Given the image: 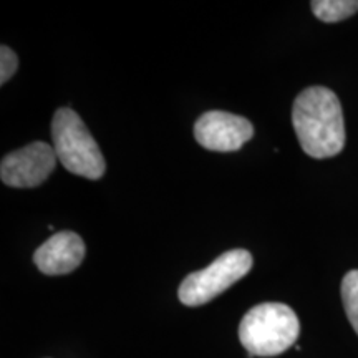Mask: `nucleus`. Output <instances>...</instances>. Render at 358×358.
I'll list each match as a JSON object with an SVG mask.
<instances>
[{
	"label": "nucleus",
	"instance_id": "nucleus-5",
	"mask_svg": "<svg viewBox=\"0 0 358 358\" xmlns=\"http://www.w3.org/2000/svg\"><path fill=\"white\" fill-rule=\"evenodd\" d=\"M57 153L53 146L43 141L20 148L3 156L0 164V178L10 187H35L47 181L57 166Z\"/></svg>",
	"mask_w": 358,
	"mask_h": 358
},
{
	"label": "nucleus",
	"instance_id": "nucleus-10",
	"mask_svg": "<svg viewBox=\"0 0 358 358\" xmlns=\"http://www.w3.org/2000/svg\"><path fill=\"white\" fill-rule=\"evenodd\" d=\"M19 69V57L7 45L0 48V83H7Z\"/></svg>",
	"mask_w": 358,
	"mask_h": 358
},
{
	"label": "nucleus",
	"instance_id": "nucleus-1",
	"mask_svg": "<svg viewBox=\"0 0 358 358\" xmlns=\"http://www.w3.org/2000/svg\"><path fill=\"white\" fill-rule=\"evenodd\" d=\"M292 123L302 150L312 158H332L345 146L342 105L332 90H303L294 101Z\"/></svg>",
	"mask_w": 358,
	"mask_h": 358
},
{
	"label": "nucleus",
	"instance_id": "nucleus-4",
	"mask_svg": "<svg viewBox=\"0 0 358 358\" xmlns=\"http://www.w3.org/2000/svg\"><path fill=\"white\" fill-rule=\"evenodd\" d=\"M252 268V256L245 249L227 250L211 266L192 272L179 285L178 295L187 307H199L211 302L232 284L248 275Z\"/></svg>",
	"mask_w": 358,
	"mask_h": 358
},
{
	"label": "nucleus",
	"instance_id": "nucleus-8",
	"mask_svg": "<svg viewBox=\"0 0 358 358\" xmlns=\"http://www.w3.org/2000/svg\"><path fill=\"white\" fill-rule=\"evenodd\" d=\"M310 7L317 19L335 24L358 12V0H313Z\"/></svg>",
	"mask_w": 358,
	"mask_h": 358
},
{
	"label": "nucleus",
	"instance_id": "nucleus-6",
	"mask_svg": "<svg viewBox=\"0 0 358 358\" xmlns=\"http://www.w3.org/2000/svg\"><path fill=\"white\" fill-rule=\"evenodd\" d=\"M254 134V127L244 116L227 111H208L194 124V136L206 150L231 153L241 150Z\"/></svg>",
	"mask_w": 358,
	"mask_h": 358
},
{
	"label": "nucleus",
	"instance_id": "nucleus-2",
	"mask_svg": "<svg viewBox=\"0 0 358 358\" xmlns=\"http://www.w3.org/2000/svg\"><path fill=\"white\" fill-rule=\"evenodd\" d=\"M301 335V322L285 303H259L245 313L239 325V340L252 357H275L289 350Z\"/></svg>",
	"mask_w": 358,
	"mask_h": 358
},
{
	"label": "nucleus",
	"instance_id": "nucleus-7",
	"mask_svg": "<svg viewBox=\"0 0 358 358\" xmlns=\"http://www.w3.org/2000/svg\"><path fill=\"white\" fill-rule=\"evenodd\" d=\"M85 250L83 239L77 232L62 231L35 250L34 262L45 275H65L82 264Z\"/></svg>",
	"mask_w": 358,
	"mask_h": 358
},
{
	"label": "nucleus",
	"instance_id": "nucleus-9",
	"mask_svg": "<svg viewBox=\"0 0 358 358\" xmlns=\"http://www.w3.org/2000/svg\"><path fill=\"white\" fill-rule=\"evenodd\" d=\"M342 301L353 330L358 335V271L347 272L342 280Z\"/></svg>",
	"mask_w": 358,
	"mask_h": 358
},
{
	"label": "nucleus",
	"instance_id": "nucleus-3",
	"mask_svg": "<svg viewBox=\"0 0 358 358\" xmlns=\"http://www.w3.org/2000/svg\"><path fill=\"white\" fill-rule=\"evenodd\" d=\"M52 140L57 158L66 171L87 179H100L105 174L106 163L100 146L73 110H57L52 120Z\"/></svg>",
	"mask_w": 358,
	"mask_h": 358
}]
</instances>
